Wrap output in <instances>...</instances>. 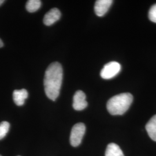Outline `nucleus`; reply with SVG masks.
Masks as SVG:
<instances>
[{"mask_svg":"<svg viewBox=\"0 0 156 156\" xmlns=\"http://www.w3.org/2000/svg\"><path fill=\"white\" fill-rule=\"evenodd\" d=\"M86 131V126L83 123H79L73 126L71 135L70 144L73 147H77L82 142Z\"/></svg>","mask_w":156,"mask_h":156,"instance_id":"3","label":"nucleus"},{"mask_svg":"<svg viewBox=\"0 0 156 156\" xmlns=\"http://www.w3.org/2000/svg\"><path fill=\"white\" fill-rule=\"evenodd\" d=\"M41 6V1L39 0H29L27 1L26 8L29 12H35L37 11Z\"/></svg>","mask_w":156,"mask_h":156,"instance_id":"11","label":"nucleus"},{"mask_svg":"<svg viewBox=\"0 0 156 156\" xmlns=\"http://www.w3.org/2000/svg\"><path fill=\"white\" fill-rule=\"evenodd\" d=\"M86 96L83 91H77L73 95V108L76 111H82L87 106V102L86 100Z\"/></svg>","mask_w":156,"mask_h":156,"instance_id":"5","label":"nucleus"},{"mask_svg":"<svg viewBox=\"0 0 156 156\" xmlns=\"http://www.w3.org/2000/svg\"><path fill=\"white\" fill-rule=\"evenodd\" d=\"M146 129L151 139L156 142V115L147 123Z\"/></svg>","mask_w":156,"mask_h":156,"instance_id":"9","label":"nucleus"},{"mask_svg":"<svg viewBox=\"0 0 156 156\" xmlns=\"http://www.w3.org/2000/svg\"><path fill=\"white\" fill-rule=\"evenodd\" d=\"M121 70V65L116 62H109L105 64L101 71V78L110 79L116 76Z\"/></svg>","mask_w":156,"mask_h":156,"instance_id":"4","label":"nucleus"},{"mask_svg":"<svg viewBox=\"0 0 156 156\" xmlns=\"http://www.w3.org/2000/svg\"><path fill=\"white\" fill-rule=\"evenodd\" d=\"M113 3L112 0H97L95 1L94 11L98 16H103L108 11Z\"/></svg>","mask_w":156,"mask_h":156,"instance_id":"6","label":"nucleus"},{"mask_svg":"<svg viewBox=\"0 0 156 156\" xmlns=\"http://www.w3.org/2000/svg\"><path fill=\"white\" fill-rule=\"evenodd\" d=\"M61 17V12L56 8L50 9L47 12L44 18V23L46 26H49L58 21Z\"/></svg>","mask_w":156,"mask_h":156,"instance_id":"7","label":"nucleus"},{"mask_svg":"<svg viewBox=\"0 0 156 156\" xmlns=\"http://www.w3.org/2000/svg\"><path fill=\"white\" fill-rule=\"evenodd\" d=\"M62 76V68L58 62L51 63L46 70L44 81L45 93L51 100H56L59 95Z\"/></svg>","mask_w":156,"mask_h":156,"instance_id":"1","label":"nucleus"},{"mask_svg":"<svg viewBox=\"0 0 156 156\" xmlns=\"http://www.w3.org/2000/svg\"><path fill=\"white\" fill-rule=\"evenodd\" d=\"M9 127L10 124L7 122H2L0 123V140L5 136L9 131Z\"/></svg>","mask_w":156,"mask_h":156,"instance_id":"12","label":"nucleus"},{"mask_svg":"<svg viewBox=\"0 0 156 156\" xmlns=\"http://www.w3.org/2000/svg\"><path fill=\"white\" fill-rule=\"evenodd\" d=\"M133 101L131 94L126 93L113 96L107 102L108 111L112 115H122L127 111Z\"/></svg>","mask_w":156,"mask_h":156,"instance_id":"2","label":"nucleus"},{"mask_svg":"<svg viewBox=\"0 0 156 156\" xmlns=\"http://www.w3.org/2000/svg\"><path fill=\"white\" fill-rule=\"evenodd\" d=\"M4 2H5V1H4V0H0V6Z\"/></svg>","mask_w":156,"mask_h":156,"instance_id":"15","label":"nucleus"},{"mask_svg":"<svg viewBox=\"0 0 156 156\" xmlns=\"http://www.w3.org/2000/svg\"><path fill=\"white\" fill-rule=\"evenodd\" d=\"M3 46H4V44H3L2 41V40L0 39V48H2Z\"/></svg>","mask_w":156,"mask_h":156,"instance_id":"14","label":"nucleus"},{"mask_svg":"<svg viewBox=\"0 0 156 156\" xmlns=\"http://www.w3.org/2000/svg\"></svg>","mask_w":156,"mask_h":156,"instance_id":"17","label":"nucleus"},{"mask_svg":"<svg viewBox=\"0 0 156 156\" xmlns=\"http://www.w3.org/2000/svg\"><path fill=\"white\" fill-rule=\"evenodd\" d=\"M0 156H1V155H0Z\"/></svg>","mask_w":156,"mask_h":156,"instance_id":"16","label":"nucleus"},{"mask_svg":"<svg viewBox=\"0 0 156 156\" xmlns=\"http://www.w3.org/2000/svg\"><path fill=\"white\" fill-rule=\"evenodd\" d=\"M105 156H124L120 147L116 144L111 143L108 145Z\"/></svg>","mask_w":156,"mask_h":156,"instance_id":"10","label":"nucleus"},{"mask_svg":"<svg viewBox=\"0 0 156 156\" xmlns=\"http://www.w3.org/2000/svg\"><path fill=\"white\" fill-rule=\"evenodd\" d=\"M28 96V92L26 89L15 90L13 93V99L17 106L23 105Z\"/></svg>","mask_w":156,"mask_h":156,"instance_id":"8","label":"nucleus"},{"mask_svg":"<svg viewBox=\"0 0 156 156\" xmlns=\"http://www.w3.org/2000/svg\"><path fill=\"white\" fill-rule=\"evenodd\" d=\"M148 17L151 22L156 23V4L151 7L148 13Z\"/></svg>","mask_w":156,"mask_h":156,"instance_id":"13","label":"nucleus"}]
</instances>
